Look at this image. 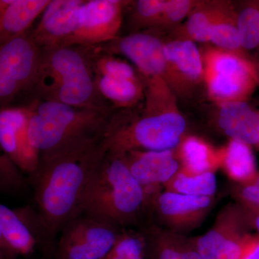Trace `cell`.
Returning <instances> with one entry per match:
<instances>
[{
    "mask_svg": "<svg viewBox=\"0 0 259 259\" xmlns=\"http://www.w3.org/2000/svg\"><path fill=\"white\" fill-rule=\"evenodd\" d=\"M26 108L29 138L40 161L105 139L114 112L37 98Z\"/></svg>",
    "mask_w": 259,
    "mask_h": 259,
    "instance_id": "3957f363",
    "label": "cell"
},
{
    "mask_svg": "<svg viewBox=\"0 0 259 259\" xmlns=\"http://www.w3.org/2000/svg\"><path fill=\"white\" fill-rule=\"evenodd\" d=\"M222 166L227 175L240 185L251 182L258 174L249 145L236 140L231 139L224 148Z\"/></svg>",
    "mask_w": 259,
    "mask_h": 259,
    "instance_id": "cb8c5ba5",
    "label": "cell"
},
{
    "mask_svg": "<svg viewBox=\"0 0 259 259\" xmlns=\"http://www.w3.org/2000/svg\"><path fill=\"white\" fill-rule=\"evenodd\" d=\"M237 195L245 205L259 208V173L251 182L240 185Z\"/></svg>",
    "mask_w": 259,
    "mask_h": 259,
    "instance_id": "1f68e13d",
    "label": "cell"
},
{
    "mask_svg": "<svg viewBox=\"0 0 259 259\" xmlns=\"http://www.w3.org/2000/svg\"><path fill=\"white\" fill-rule=\"evenodd\" d=\"M97 46L107 54L125 56L146 79H164L165 42L153 32H133Z\"/></svg>",
    "mask_w": 259,
    "mask_h": 259,
    "instance_id": "7c38bea8",
    "label": "cell"
},
{
    "mask_svg": "<svg viewBox=\"0 0 259 259\" xmlns=\"http://www.w3.org/2000/svg\"><path fill=\"white\" fill-rule=\"evenodd\" d=\"M27 180L20 168L3 153L0 156V192L7 195H15L23 192L26 187Z\"/></svg>",
    "mask_w": 259,
    "mask_h": 259,
    "instance_id": "f546056e",
    "label": "cell"
},
{
    "mask_svg": "<svg viewBox=\"0 0 259 259\" xmlns=\"http://www.w3.org/2000/svg\"><path fill=\"white\" fill-rule=\"evenodd\" d=\"M127 2L84 1L79 13V28L70 46H95L118 37Z\"/></svg>",
    "mask_w": 259,
    "mask_h": 259,
    "instance_id": "4fadbf2b",
    "label": "cell"
},
{
    "mask_svg": "<svg viewBox=\"0 0 259 259\" xmlns=\"http://www.w3.org/2000/svg\"><path fill=\"white\" fill-rule=\"evenodd\" d=\"M181 170L189 175H197L214 172L222 166L224 148L216 149L197 136L182 139L177 152Z\"/></svg>",
    "mask_w": 259,
    "mask_h": 259,
    "instance_id": "44dd1931",
    "label": "cell"
},
{
    "mask_svg": "<svg viewBox=\"0 0 259 259\" xmlns=\"http://www.w3.org/2000/svg\"><path fill=\"white\" fill-rule=\"evenodd\" d=\"M147 205L146 192L123 156L107 151L89 181L81 214L123 228L136 224Z\"/></svg>",
    "mask_w": 259,
    "mask_h": 259,
    "instance_id": "5b68a950",
    "label": "cell"
},
{
    "mask_svg": "<svg viewBox=\"0 0 259 259\" xmlns=\"http://www.w3.org/2000/svg\"><path fill=\"white\" fill-rule=\"evenodd\" d=\"M33 90L35 98L76 107L113 110L99 93L91 46L42 49Z\"/></svg>",
    "mask_w": 259,
    "mask_h": 259,
    "instance_id": "277c9868",
    "label": "cell"
},
{
    "mask_svg": "<svg viewBox=\"0 0 259 259\" xmlns=\"http://www.w3.org/2000/svg\"><path fill=\"white\" fill-rule=\"evenodd\" d=\"M249 223L244 208L229 204L220 212L214 226L194 245L202 259H241L250 235L245 231Z\"/></svg>",
    "mask_w": 259,
    "mask_h": 259,
    "instance_id": "8fae6325",
    "label": "cell"
},
{
    "mask_svg": "<svg viewBox=\"0 0 259 259\" xmlns=\"http://www.w3.org/2000/svg\"><path fill=\"white\" fill-rule=\"evenodd\" d=\"M122 229L81 214L61 231L54 259H105Z\"/></svg>",
    "mask_w": 259,
    "mask_h": 259,
    "instance_id": "30bf717a",
    "label": "cell"
},
{
    "mask_svg": "<svg viewBox=\"0 0 259 259\" xmlns=\"http://www.w3.org/2000/svg\"><path fill=\"white\" fill-rule=\"evenodd\" d=\"M243 205H244V209L248 219L251 220L252 223L258 231L259 236V208L251 207V206L245 205V204H243Z\"/></svg>",
    "mask_w": 259,
    "mask_h": 259,
    "instance_id": "836d02e7",
    "label": "cell"
},
{
    "mask_svg": "<svg viewBox=\"0 0 259 259\" xmlns=\"http://www.w3.org/2000/svg\"><path fill=\"white\" fill-rule=\"evenodd\" d=\"M218 5V2H199L181 28L180 33L182 37L180 39L193 42H210Z\"/></svg>",
    "mask_w": 259,
    "mask_h": 259,
    "instance_id": "d4e9b609",
    "label": "cell"
},
{
    "mask_svg": "<svg viewBox=\"0 0 259 259\" xmlns=\"http://www.w3.org/2000/svg\"><path fill=\"white\" fill-rule=\"evenodd\" d=\"M204 81L209 98L218 105L245 101L259 84L253 59L208 47L202 53Z\"/></svg>",
    "mask_w": 259,
    "mask_h": 259,
    "instance_id": "8992f818",
    "label": "cell"
},
{
    "mask_svg": "<svg viewBox=\"0 0 259 259\" xmlns=\"http://www.w3.org/2000/svg\"><path fill=\"white\" fill-rule=\"evenodd\" d=\"M237 19L238 13L233 9L231 3L218 2L210 42L218 49L250 58L241 47Z\"/></svg>",
    "mask_w": 259,
    "mask_h": 259,
    "instance_id": "603a6c76",
    "label": "cell"
},
{
    "mask_svg": "<svg viewBox=\"0 0 259 259\" xmlns=\"http://www.w3.org/2000/svg\"><path fill=\"white\" fill-rule=\"evenodd\" d=\"M167 0H139L133 8L132 22L135 27L153 30L157 27Z\"/></svg>",
    "mask_w": 259,
    "mask_h": 259,
    "instance_id": "f1b7e54d",
    "label": "cell"
},
{
    "mask_svg": "<svg viewBox=\"0 0 259 259\" xmlns=\"http://www.w3.org/2000/svg\"><path fill=\"white\" fill-rule=\"evenodd\" d=\"M105 259H146V241L144 233L122 229Z\"/></svg>",
    "mask_w": 259,
    "mask_h": 259,
    "instance_id": "4316f807",
    "label": "cell"
},
{
    "mask_svg": "<svg viewBox=\"0 0 259 259\" xmlns=\"http://www.w3.org/2000/svg\"><path fill=\"white\" fill-rule=\"evenodd\" d=\"M42 49L27 31L0 47V102L7 107L19 93L33 90L41 64Z\"/></svg>",
    "mask_w": 259,
    "mask_h": 259,
    "instance_id": "9c48e42d",
    "label": "cell"
},
{
    "mask_svg": "<svg viewBox=\"0 0 259 259\" xmlns=\"http://www.w3.org/2000/svg\"><path fill=\"white\" fill-rule=\"evenodd\" d=\"M164 81L174 93L188 95L204 79L202 54L194 42L174 39L165 42Z\"/></svg>",
    "mask_w": 259,
    "mask_h": 259,
    "instance_id": "9a60e30c",
    "label": "cell"
},
{
    "mask_svg": "<svg viewBox=\"0 0 259 259\" xmlns=\"http://www.w3.org/2000/svg\"><path fill=\"white\" fill-rule=\"evenodd\" d=\"M130 171L144 187L146 197L159 193L158 186L164 185L180 171L176 149L167 151H134L122 155Z\"/></svg>",
    "mask_w": 259,
    "mask_h": 259,
    "instance_id": "ac0fdd59",
    "label": "cell"
},
{
    "mask_svg": "<svg viewBox=\"0 0 259 259\" xmlns=\"http://www.w3.org/2000/svg\"><path fill=\"white\" fill-rule=\"evenodd\" d=\"M211 197L159 192L153 199V210L162 224L171 231H187L202 222L211 208Z\"/></svg>",
    "mask_w": 259,
    "mask_h": 259,
    "instance_id": "e0dca14e",
    "label": "cell"
},
{
    "mask_svg": "<svg viewBox=\"0 0 259 259\" xmlns=\"http://www.w3.org/2000/svg\"><path fill=\"white\" fill-rule=\"evenodd\" d=\"M144 104L115 110L105 136L107 151L123 155L130 151L176 149L183 139L187 122L177 105L176 97L162 78L146 79Z\"/></svg>",
    "mask_w": 259,
    "mask_h": 259,
    "instance_id": "7a4b0ae2",
    "label": "cell"
},
{
    "mask_svg": "<svg viewBox=\"0 0 259 259\" xmlns=\"http://www.w3.org/2000/svg\"><path fill=\"white\" fill-rule=\"evenodd\" d=\"M51 0H1L0 45L28 31Z\"/></svg>",
    "mask_w": 259,
    "mask_h": 259,
    "instance_id": "ffe728a7",
    "label": "cell"
},
{
    "mask_svg": "<svg viewBox=\"0 0 259 259\" xmlns=\"http://www.w3.org/2000/svg\"><path fill=\"white\" fill-rule=\"evenodd\" d=\"M104 139L40 161L30 180L35 189L37 212L55 253L59 233L81 214L89 181L107 152Z\"/></svg>",
    "mask_w": 259,
    "mask_h": 259,
    "instance_id": "6da1fadb",
    "label": "cell"
},
{
    "mask_svg": "<svg viewBox=\"0 0 259 259\" xmlns=\"http://www.w3.org/2000/svg\"><path fill=\"white\" fill-rule=\"evenodd\" d=\"M28 124L29 115L26 107L2 108L0 112L2 149L22 171L28 174L30 180L38 170L40 158L38 151L30 142Z\"/></svg>",
    "mask_w": 259,
    "mask_h": 259,
    "instance_id": "5bb4252c",
    "label": "cell"
},
{
    "mask_svg": "<svg viewBox=\"0 0 259 259\" xmlns=\"http://www.w3.org/2000/svg\"><path fill=\"white\" fill-rule=\"evenodd\" d=\"M82 0H51L32 35L41 49L68 47L79 28Z\"/></svg>",
    "mask_w": 259,
    "mask_h": 259,
    "instance_id": "2e32d148",
    "label": "cell"
},
{
    "mask_svg": "<svg viewBox=\"0 0 259 259\" xmlns=\"http://www.w3.org/2000/svg\"><path fill=\"white\" fill-rule=\"evenodd\" d=\"M94 70L99 93L113 110L138 107L145 98L146 80L128 63L92 46Z\"/></svg>",
    "mask_w": 259,
    "mask_h": 259,
    "instance_id": "52a82bcc",
    "label": "cell"
},
{
    "mask_svg": "<svg viewBox=\"0 0 259 259\" xmlns=\"http://www.w3.org/2000/svg\"><path fill=\"white\" fill-rule=\"evenodd\" d=\"M166 191L186 195L212 197L217 190L214 172L192 175L180 171L164 185Z\"/></svg>",
    "mask_w": 259,
    "mask_h": 259,
    "instance_id": "484cf974",
    "label": "cell"
},
{
    "mask_svg": "<svg viewBox=\"0 0 259 259\" xmlns=\"http://www.w3.org/2000/svg\"><path fill=\"white\" fill-rule=\"evenodd\" d=\"M237 26L243 50L259 49V8L252 5L241 10L238 13Z\"/></svg>",
    "mask_w": 259,
    "mask_h": 259,
    "instance_id": "83f0119b",
    "label": "cell"
},
{
    "mask_svg": "<svg viewBox=\"0 0 259 259\" xmlns=\"http://www.w3.org/2000/svg\"><path fill=\"white\" fill-rule=\"evenodd\" d=\"M36 248L45 259L54 258L37 210L30 205L11 209L0 204V259L28 257Z\"/></svg>",
    "mask_w": 259,
    "mask_h": 259,
    "instance_id": "ba28073f",
    "label": "cell"
},
{
    "mask_svg": "<svg viewBox=\"0 0 259 259\" xmlns=\"http://www.w3.org/2000/svg\"><path fill=\"white\" fill-rule=\"evenodd\" d=\"M253 63H254L255 68H256L257 72H258L259 77V59H253Z\"/></svg>",
    "mask_w": 259,
    "mask_h": 259,
    "instance_id": "e575fe53",
    "label": "cell"
},
{
    "mask_svg": "<svg viewBox=\"0 0 259 259\" xmlns=\"http://www.w3.org/2000/svg\"><path fill=\"white\" fill-rule=\"evenodd\" d=\"M198 3L191 0H167L166 8L155 29L163 30L176 26L189 17Z\"/></svg>",
    "mask_w": 259,
    "mask_h": 259,
    "instance_id": "4dcf8cb0",
    "label": "cell"
},
{
    "mask_svg": "<svg viewBox=\"0 0 259 259\" xmlns=\"http://www.w3.org/2000/svg\"><path fill=\"white\" fill-rule=\"evenodd\" d=\"M241 259H259L258 236H250Z\"/></svg>",
    "mask_w": 259,
    "mask_h": 259,
    "instance_id": "d6a6232c",
    "label": "cell"
},
{
    "mask_svg": "<svg viewBox=\"0 0 259 259\" xmlns=\"http://www.w3.org/2000/svg\"><path fill=\"white\" fill-rule=\"evenodd\" d=\"M143 233L146 241V259H202L194 241L158 227H151Z\"/></svg>",
    "mask_w": 259,
    "mask_h": 259,
    "instance_id": "7402d4cb",
    "label": "cell"
},
{
    "mask_svg": "<svg viewBox=\"0 0 259 259\" xmlns=\"http://www.w3.org/2000/svg\"><path fill=\"white\" fill-rule=\"evenodd\" d=\"M218 125L231 140L259 145V112L245 101L220 104Z\"/></svg>",
    "mask_w": 259,
    "mask_h": 259,
    "instance_id": "d6986e66",
    "label": "cell"
}]
</instances>
